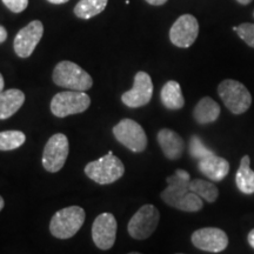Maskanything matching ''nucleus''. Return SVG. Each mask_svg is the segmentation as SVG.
Listing matches in <instances>:
<instances>
[{
	"label": "nucleus",
	"instance_id": "obj_1",
	"mask_svg": "<svg viewBox=\"0 0 254 254\" xmlns=\"http://www.w3.org/2000/svg\"><path fill=\"white\" fill-rule=\"evenodd\" d=\"M166 182L167 187L160 194L165 204L184 212H198L202 208V199L190 190V177L186 171L177 170Z\"/></svg>",
	"mask_w": 254,
	"mask_h": 254
},
{
	"label": "nucleus",
	"instance_id": "obj_2",
	"mask_svg": "<svg viewBox=\"0 0 254 254\" xmlns=\"http://www.w3.org/2000/svg\"><path fill=\"white\" fill-rule=\"evenodd\" d=\"M125 173V166L112 151L97 160L91 161L85 166V174L100 185H109L116 183Z\"/></svg>",
	"mask_w": 254,
	"mask_h": 254
},
{
	"label": "nucleus",
	"instance_id": "obj_3",
	"mask_svg": "<svg viewBox=\"0 0 254 254\" xmlns=\"http://www.w3.org/2000/svg\"><path fill=\"white\" fill-rule=\"evenodd\" d=\"M85 221V211L79 206L59 209L50 222V232L58 239H69L78 233Z\"/></svg>",
	"mask_w": 254,
	"mask_h": 254
},
{
	"label": "nucleus",
	"instance_id": "obj_4",
	"mask_svg": "<svg viewBox=\"0 0 254 254\" xmlns=\"http://www.w3.org/2000/svg\"><path fill=\"white\" fill-rule=\"evenodd\" d=\"M53 81L60 87L85 92L93 85L91 75L72 62H60L53 71Z\"/></svg>",
	"mask_w": 254,
	"mask_h": 254
},
{
	"label": "nucleus",
	"instance_id": "obj_5",
	"mask_svg": "<svg viewBox=\"0 0 254 254\" xmlns=\"http://www.w3.org/2000/svg\"><path fill=\"white\" fill-rule=\"evenodd\" d=\"M218 93L225 106L237 116L245 113L252 104V95L245 85L233 79L221 81L218 86Z\"/></svg>",
	"mask_w": 254,
	"mask_h": 254
},
{
	"label": "nucleus",
	"instance_id": "obj_6",
	"mask_svg": "<svg viewBox=\"0 0 254 254\" xmlns=\"http://www.w3.org/2000/svg\"><path fill=\"white\" fill-rule=\"evenodd\" d=\"M91 105L90 95L81 91H65L57 93L51 101V112L58 118L85 112Z\"/></svg>",
	"mask_w": 254,
	"mask_h": 254
},
{
	"label": "nucleus",
	"instance_id": "obj_7",
	"mask_svg": "<svg viewBox=\"0 0 254 254\" xmlns=\"http://www.w3.org/2000/svg\"><path fill=\"white\" fill-rule=\"evenodd\" d=\"M160 213L153 205H144L131 218L127 225V231L133 239L145 240L157 230Z\"/></svg>",
	"mask_w": 254,
	"mask_h": 254
},
{
	"label": "nucleus",
	"instance_id": "obj_8",
	"mask_svg": "<svg viewBox=\"0 0 254 254\" xmlns=\"http://www.w3.org/2000/svg\"><path fill=\"white\" fill-rule=\"evenodd\" d=\"M113 134L120 144L134 153H140L146 150L147 135L144 128L132 119H123L113 127Z\"/></svg>",
	"mask_w": 254,
	"mask_h": 254
},
{
	"label": "nucleus",
	"instance_id": "obj_9",
	"mask_svg": "<svg viewBox=\"0 0 254 254\" xmlns=\"http://www.w3.org/2000/svg\"><path fill=\"white\" fill-rule=\"evenodd\" d=\"M67 136L63 133L53 134L46 142L43 152V166L47 172L57 173L64 167L68 157Z\"/></svg>",
	"mask_w": 254,
	"mask_h": 254
},
{
	"label": "nucleus",
	"instance_id": "obj_10",
	"mask_svg": "<svg viewBox=\"0 0 254 254\" xmlns=\"http://www.w3.org/2000/svg\"><path fill=\"white\" fill-rule=\"evenodd\" d=\"M117 219L112 213H101L92 225V239L99 250H111L117 238Z\"/></svg>",
	"mask_w": 254,
	"mask_h": 254
},
{
	"label": "nucleus",
	"instance_id": "obj_11",
	"mask_svg": "<svg viewBox=\"0 0 254 254\" xmlns=\"http://www.w3.org/2000/svg\"><path fill=\"white\" fill-rule=\"evenodd\" d=\"M153 95V82L146 72H138L134 77V84L129 91L122 95V101L131 109L145 106L150 103Z\"/></svg>",
	"mask_w": 254,
	"mask_h": 254
},
{
	"label": "nucleus",
	"instance_id": "obj_12",
	"mask_svg": "<svg viewBox=\"0 0 254 254\" xmlns=\"http://www.w3.org/2000/svg\"><path fill=\"white\" fill-rule=\"evenodd\" d=\"M199 34V24L195 17L184 14L176 20L170 30V39L173 45L187 49L196 40Z\"/></svg>",
	"mask_w": 254,
	"mask_h": 254
},
{
	"label": "nucleus",
	"instance_id": "obj_13",
	"mask_svg": "<svg viewBox=\"0 0 254 254\" xmlns=\"http://www.w3.org/2000/svg\"><path fill=\"white\" fill-rule=\"evenodd\" d=\"M192 244L198 250L211 253H220L228 246V237L217 227H205L196 230L192 234Z\"/></svg>",
	"mask_w": 254,
	"mask_h": 254
},
{
	"label": "nucleus",
	"instance_id": "obj_14",
	"mask_svg": "<svg viewBox=\"0 0 254 254\" xmlns=\"http://www.w3.org/2000/svg\"><path fill=\"white\" fill-rule=\"evenodd\" d=\"M44 34V26L40 20L31 21L27 26L21 28L14 38V52L20 58H28Z\"/></svg>",
	"mask_w": 254,
	"mask_h": 254
},
{
	"label": "nucleus",
	"instance_id": "obj_15",
	"mask_svg": "<svg viewBox=\"0 0 254 254\" xmlns=\"http://www.w3.org/2000/svg\"><path fill=\"white\" fill-rule=\"evenodd\" d=\"M199 171L212 182H221L230 172V163L213 153L198 161Z\"/></svg>",
	"mask_w": 254,
	"mask_h": 254
},
{
	"label": "nucleus",
	"instance_id": "obj_16",
	"mask_svg": "<svg viewBox=\"0 0 254 254\" xmlns=\"http://www.w3.org/2000/svg\"><path fill=\"white\" fill-rule=\"evenodd\" d=\"M158 142L165 157L170 160H177L182 157L185 150V142L177 132L170 128H163L158 132Z\"/></svg>",
	"mask_w": 254,
	"mask_h": 254
},
{
	"label": "nucleus",
	"instance_id": "obj_17",
	"mask_svg": "<svg viewBox=\"0 0 254 254\" xmlns=\"http://www.w3.org/2000/svg\"><path fill=\"white\" fill-rule=\"evenodd\" d=\"M25 103V94L17 88L2 91L0 93V120L11 118Z\"/></svg>",
	"mask_w": 254,
	"mask_h": 254
},
{
	"label": "nucleus",
	"instance_id": "obj_18",
	"mask_svg": "<svg viewBox=\"0 0 254 254\" xmlns=\"http://www.w3.org/2000/svg\"><path fill=\"white\" fill-rule=\"evenodd\" d=\"M220 112L221 110L218 103H215L212 98L204 97L196 104L193 111V117L200 125H207V124L217 122Z\"/></svg>",
	"mask_w": 254,
	"mask_h": 254
},
{
	"label": "nucleus",
	"instance_id": "obj_19",
	"mask_svg": "<svg viewBox=\"0 0 254 254\" xmlns=\"http://www.w3.org/2000/svg\"><path fill=\"white\" fill-rule=\"evenodd\" d=\"M161 103L168 110H180L185 105V99L179 82L170 80L164 85L160 93Z\"/></svg>",
	"mask_w": 254,
	"mask_h": 254
},
{
	"label": "nucleus",
	"instance_id": "obj_20",
	"mask_svg": "<svg viewBox=\"0 0 254 254\" xmlns=\"http://www.w3.org/2000/svg\"><path fill=\"white\" fill-rule=\"evenodd\" d=\"M250 155H244L236 174V185L244 194L254 193V171L251 170Z\"/></svg>",
	"mask_w": 254,
	"mask_h": 254
},
{
	"label": "nucleus",
	"instance_id": "obj_21",
	"mask_svg": "<svg viewBox=\"0 0 254 254\" xmlns=\"http://www.w3.org/2000/svg\"><path fill=\"white\" fill-rule=\"evenodd\" d=\"M109 0H80L74 7V14L80 19H91L100 14Z\"/></svg>",
	"mask_w": 254,
	"mask_h": 254
},
{
	"label": "nucleus",
	"instance_id": "obj_22",
	"mask_svg": "<svg viewBox=\"0 0 254 254\" xmlns=\"http://www.w3.org/2000/svg\"><path fill=\"white\" fill-rule=\"evenodd\" d=\"M190 190L207 202H214L219 196L218 187L213 183L202 179L190 180Z\"/></svg>",
	"mask_w": 254,
	"mask_h": 254
},
{
	"label": "nucleus",
	"instance_id": "obj_23",
	"mask_svg": "<svg viewBox=\"0 0 254 254\" xmlns=\"http://www.w3.org/2000/svg\"><path fill=\"white\" fill-rule=\"evenodd\" d=\"M26 135L21 131L0 132V151H12L23 146Z\"/></svg>",
	"mask_w": 254,
	"mask_h": 254
},
{
	"label": "nucleus",
	"instance_id": "obj_24",
	"mask_svg": "<svg viewBox=\"0 0 254 254\" xmlns=\"http://www.w3.org/2000/svg\"><path fill=\"white\" fill-rule=\"evenodd\" d=\"M214 152L211 151L207 146H205L204 142H202L201 139L199 138L198 135L190 136V154L193 159H196V160H201L208 155L213 154Z\"/></svg>",
	"mask_w": 254,
	"mask_h": 254
},
{
	"label": "nucleus",
	"instance_id": "obj_25",
	"mask_svg": "<svg viewBox=\"0 0 254 254\" xmlns=\"http://www.w3.org/2000/svg\"><path fill=\"white\" fill-rule=\"evenodd\" d=\"M233 30L237 32L238 36L245 41L247 45L254 49V24H241L240 26L234 27Z\"/></svg>",
	"mask_w": 254,
	"mask_h": 254
},
{
	"label": "nucleus",
	"instance_id": "obj_26",
	"mask_svg": "<svg viewBox=\"0 0 254 254\" xmlns=\"http://www.w3.org/2000/svg\"><path fill=\"white\" fill-rule=\"evenodd\" d=\"M6 7L11 9L14 13H20L24 9H26L28 5V0H2Z\"/></svg>",
	"mask_w": 254,
	"mask_h": 254
},
{
	"label": "nucleus",
	"instance_id": "obj_27",
	"mask_svg": "<svg viewBox=\"0 0 254 254\" xmlns=\"http://www.w3.org/2000/svg\"><path fill=\"white\" fill-rule=\"evenodd\" d=\"M6 39H7V31H6V28L4 26L0 25V44L4 43Z\"/></svg>",
	"mask_w": 254,
	"mask_h": 254
},
{
	"label": "nucleus",
	"instance_id": "obj_28",
	"mask_svg": "<svg viewBox=\"0 0 254 254\" xmlns=\"http://www.w3.org/2000/svg\"><path fill=\"white\" fill-rule=\"evenodd\" d=\"M247 241H249L250 246L252 247V249L254 250V228H253L252 231L250 232L249 236H247Z\"/></svg>",
	"mask_w": 254,
	"mask_h": 254
},
{
	"label": "nucleus",
	"instance_id": "obj_29",
	"mask_svg": "<svg viewBox=\"0 0 254 254\" xmlns=\"http://www.w3.org/2000/svg\"><path fill=\"white\" fill-rule=\"evenodd\" d=\"M146 1H147L148 4H151V5L160 6V5H164L165 2L167 1V0H146Z\"/></svg>",
	"mask_w": 254,
	"mask_h": 254
},
{
	"label": "nucleus",
	"instance_id": "obj_30",
	"mask_svg": "<svg viewBox=\"0 0 254 254\" xmlns=\"http://www.w3.org/2000/svg\"><path fill=\"white\" fill-rule=\"evenodd\" d=\"M4 86H5V82H4V78H2L1 73H0V93L4 91Z\"/></svg>",
	"mask_w": 254,
	"mask_h": 254
},
{
	"label": "nucleus",
	"instance_id": "obj_31",
	"mask_svg": "<svg viewBox=\"0 0 254 254\" xmlns=\"http://www.w3.org/2000/svg\"><path fill=\"white\" fill-rule=\"evenodd\" d=\"M47 1L52 2V4H65L68 0H47Z\"/></svg>",
	"mask_w": 254,
	"mask_h": 254
},
{
	"label": "nucleus",
	"instance_id": "obj_32",
	"mask_svg": "<svg viewBox=\"0 0 254 254\" xmlns=\"http://www.w3.org/2000/svg\"><path fill=\"white\" fill-rule=\"evenodd\" d=\"M238 2H239V4H241V5H247V4H250L251 1H252V0H237Z\"/></svg>",
	"mask_w": 254,
	"mask_h": 254
},
{
	"label": "nucleus",
	"instance_id": "obj_33",
	"mask_svg": "<svg viewBox=\"0 0 254 254\" xmlns=\"http://www.w3.org/2000/svg\"><path fill=\"white\" fill-rule=\"evenodd\" d=\"M4 206H5V201H4V199H2V196L0 195V211L4 208Z\"/></svg>",
	"mask_w": 254,
	"mask_h": 254
},
{
	"label": "nucleus",
	"instance_id": "obj_34",
	"mask_svg": "<svg viewBox=\"0 0 254 254\" xmlns=\"http://www.w3.org/2000/svg\"><path fill=\"white\" fill-rule=\"evenodd\" d=\"M128 254H141V253H138V252H132V253H128Z\"/></svg>",
	"mask_w": 254,
	"mask_h": 254
},
{
	"label": "nucleus",
	"instance_id": "obj_35",
	"mask_svg": "<svg viewBox=\"0 0 254 254\" xmlns=\"http://www.w3.org/2000/svg\"><path fill=\"white\" fill-rule=\"evenodd\" d=\"M178 254H183V253H178Z\"/></svg>",
	"mask_w": 254,
	"mask_h": 254
},
{
	"label": "nucleus",
	"instance_id": "obj_36",
	"mask_svg": "<svg viewBox=\"0 0 254 254\" xmlns=\"http://www.w3.org/2000/svg\"><path fill=\"white\" fill-rule=\"evenodd\" d=\"M253 15H254V12H253Z\"/></svg>",
	"mask_w": 254,
	"mask_h": 254
}]
</instances>
